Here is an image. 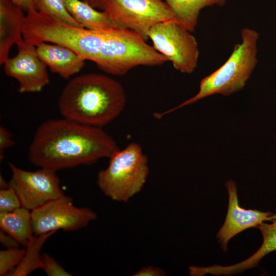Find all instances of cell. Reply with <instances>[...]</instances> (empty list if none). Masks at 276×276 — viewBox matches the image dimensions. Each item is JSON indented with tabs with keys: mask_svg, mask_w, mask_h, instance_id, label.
I'll use <instances>...</instances> for the list:
<instances>
[{
	"mask_svg": "<svg viewBox=\"0 0 276 276\" xmlns=\"http://www.w3.org/2000/svg\"><path fill=\"white\" fill-rule=\"evenodd\" d=\"M0 227L26 246L33 234L31 211L21 206L12 212L0 213Z\"/></svg>",
	"mask_w": 276,
	"mask_h": 276,
	"instance_id": "cell-16",
	"label": "cell"
},
{
	"mask_svg": "<svg viewBox=\"0 0 276 276\" xmlns=\"http://www.w3.org/2000/svg\"><path fill=\"white\" fill-rule=\"evenodd\" d=\"M40 59L50 70L67 79L84 66L85 60L71 49L57 44L41 42L36 46Z\"/></svg>",
	"mask_w": 276,
	"mask_h": 276,
	"instance_id": "cell-13",
	"label": "cell"
},
{
	"mask_svg": "<svg viewBox=\"0 0 276 276\" xmlns=\"http://www.w3.org/2000/svg\"><path fill=\"white\" fill-rule=\"evenodd\" d=\"M56 232L32 236L26 246L25 253L21 261L9 275L27 276L36 269H41L42 259L40 255L41 247L46 240Z\"/></svg>",
	"mask_w": 276,
	"mask_h": 276,
	"instance_id": "cell-19",
	"label": "cell"
},
{
	"mask_svg": "<svg viewBox=\"0 0 276 276\" xmlns=\"http://www.w3.org/2000/svg\"><path fill=\"white\" fill-rule=\"evenodd\" d=\"M109 158L107 168L98 173L97 185L112 200L127 202L141 191L146 181L148 158L141 146L132 142Z\"/></svg>",
	"mask_w": 276,
	"mask_h": 276,
	"instance_id": "cell-5",
	"label": "cell"
},
{
	"mask_svg": "<svg viewBox=\"0 0 276 276\" xmlns=\"http://www.w3.org/2000/svg\"><path fill=\"white\" fill-rule=\"evenodd\" d=\"M228 195V204L224 222L216 237L225 251L229 240L240 232L258 225L267 220L276 218V214L270 212L246 210L240 206L235 182L228 180L225 183Z\"/></svg>",
	"mask_w": 276,
	"mask_h": 276,
	"instance_id": "cell-12",
	"label": "cell"
},
{
	"mask_svg": "<svg viewBox=\"0 0 276 276\" xmlns=\"http://www.w3.org/2000/svg\"><path fill=\"white\" fill-rule=\"evenodd\" d=\"M27 12L22 29L26 41L35 47L41 42L61 45L94 62L111 28L91 30L72 26L43 11L30 9Z\"/></svg>",
	"mask_w": 276,
	"mask_h": 276,
	"instance_id": "cell-3",
	"label": "cell"
},
{
	"mask_svg": "<svg viewBox=\"0 0 276 276\" xmlns=\"http://www.w3.org/2000/svg\"><path fill=\"white\" fill-rule=\"evenodd\" d=\"M15 142L12 140L11 133L4 127L0 126V159H4V150L13 146Z\"/></svg>",
	"mask_w": 276,
	"mask_h": 276,
	"instance_id": "cell-24",
	"label": "cell"
},
{
	"mask_svg": "<svg viewBox=\"0 0 276 276\" xmlns=\"http://www.w3.org/2000/svg\"><path fill=\"white\" fill-rule=\"evenodd\" d=\"M26 15L22 9L10 0H0V63L9 58L10 50L22 37Z\"/></svg>",
	"mask_w": 276,
	"mask_h": 276,
	"instance_id": "cell-14",
	"label": "cell"
},
{
	"mask_svg": "<svg viewBox=\"0 0 276 276\" xmlns=\"http://www.w3.org/2000/svg\"><path fill=\"white\" fill-rule=\"evenodd\" d=\"M14 4L21 8L22 9H25L27 11L30 9H34L33 0H10Z\"/></svg>",
	"mask_w": 276,
	"mask_h": 276,
	"instance_id": "cell-27",
	"label": "cell"
},
{
	"mask_svg": "<svg viewBox=\"0 0 276 276\" xmlns=\"http://www.w3.org/2000/svg\"><path fill=\"white\" fill-rule=\"evenodd\" d=\"M25 249L19 247L7 248L0 251V275H9L19 264Z\"/></svg>",
	"mask_w": 276,
	"mask_h": 276,
	"instance_id": "cell-21",
	"label": "cell"
},
{
	"mask_svg": "<svg viewBox=\"0 0 276 276\" xmlns=\"http://www.w3.org/2000/svg\"><path fill=\"white\" fill-rule=\"evenodd\" d=\"M263 236V243L251 256L236 264L223 266L215 265L209 266V273L215 275L239 274L258 266L260 261L270 252L276 250V218L270 223H262L257 226Z\"/></svg>",
	"mask_w": 276,
	"mask_h": 276,
	"instance_id": "cell-15",
	"label": "cell"
},
{
	"mask_svg": "<svg viewBox=\"0 0 276 276\" xmlns=\"http://www.w3.org/2000/svg\"><path fill=\"white\" fill-rule=\"evenodd\" d=\"M0 187L1 189H7L10 187L9 182H6L1 175L0 176Z\"/></svg>",
	"mask_w": 276,
	"mask_h": 276,
	"instance_id": "cell-29",
	"label": "cell"
},
{
	"mask_svg": "<svg viewBox=\"0 0 276 276\" xmlns=\"http://www.w3.org/2000/svg\"><path fill=\"white\" fill-rule=\"evenodd\" d=\"M100 8L106 12L113 27L131 30L146 41L150 30L157 24L178 21L162 0H102Z\"/></svg>",
	"mask_w": 276,
	"mask_h": 276,
	"instance_id": "cell-7",
	"label": "cell"
},
{
	"mask_svg": "<svg viewBox=\"0 0 276 276\" xmlns=\"http://www.w3.org/2000/svg\"><path fill=\"white\" fill-rule=\"evenodd\" d=\"M118 149L116 142L102 128L65 118L52 119L37 128L28 157L32 164L56 172L109 158Z\"/></svg>",
	"mask_w": 276,
	"mask_h": 276,
	"instance_id": "cell-1",
	"label": "cell"
},
{
	"mask_svg": "<svg viewBox=\"0 0 276 276\" xmlns=\"http://www.w3.org/2000/svg\"><path fill=\"white\" fill-rule=\"evenodd\" d=\"M167 61L137 33L112 27L95 63L106 73L122 76L138 66H158Z\"/></svg>",
	"mask_w": 276,
	"mask_h": 276,
	"instance_id": "cell-6",
	"label": "cell"
},
{
	"mask_svg": "<svg viewBox=\"0 0 276 276\" xmlns=\"http://www.w3.org/2000/svg\"><path fill=\"white\" fill-rule=\"evenodd\" d=\"M41 269L48 276H71L52 257L47 254L41 256Z\"/></svg>",
	"mask_w": 276,
	"mask_h": 276,
	"instance_id": "cell-23",
	"label": "cell"
},
{
	"mask_svg": "<svg viewBox=\"0 0 276 276\" xmlns=\"http://www.w3.org/2000/svg\"><path fill=\"white\" fill-rule=\"evenodd\" d=\"M241 42L236 44L227 60L217 70L203 78L198 92L179 105L160 113H155L157 119L182 107L215 94L227 96L242 89L258 63V40L259 34L245 27L240 32Z\"/></svg>",
	"mask_w": 276,
	"mask_h": 276,
	"instance_id": "cell-4",
	"label": "cell"
},
{
	"mask_svg": "<svg viewBox=\"0 0 276 276\" xmlns=\"http://www.w3.org/2000/svg\"><path fill=\"white\" fill-rule=\"evenodd\" d=\"M22 206L15 191L11 188L0 190V213L10 212Z\"/></svg>",
	"mask_w": 276,
	"mask_h": 276,
	"instance_id": "cell-22",
	"label": "cell"
},
{
	"mask_svg": "<svg viewBox=\"0 0 276 276\" xmlns=\"http://www.w3.org/2000/svg\"><path fill=\"white\" fill-rule=\"evenodd\" d=\"M16 44L17 54L4 62L5 73L17 81L19 93H38L50 82L47 65L39 58L36 47L22 37Z\"/></svg>",
	"mask_w": 276,
	"mask_h": 276,
	"instance_id": "cell-11",
	"label": "cell"
},
{
	"mask_svg": "<svg viewBox=\"0 0 276 276\" xmlns=\"http://www.w3.org/2000/svg\"><path fill=\"white\" fill-rule=\"evenodd\" d=\"M34 9L43 11L72 26L84 28L68 12L63 0H33Z\"/></svg>",
	"mask_w": 276,
	"mask_h": 276,
	"instance_id": "cell-20",
	"label": "cell"
},
{
	"mask_svg": "<svg viewBox=\"0 0 276 276\" xmlns=\"http://www.w3.org/2000/svg\"><path fill=\"white\" fill-rule=\"evenodd\" d=\"M191 33L179 21L170 20L154 26L148 38L175 70L190 74L196 68L199 55L197 41Z\"/></svg>",
	"mask_w": 276,
	"mask_h": 276,
	"instance_id": "cell-8",
	"label": "cell"
},
{
	"mask_svg": "<svg viewBox=\"0 0 276 276\" xmlns=\"http://www.w3.org/2000/svg\"><path fill=\"white\" fill-rule=\"evenodd\" d=\"M84 1L94 8H100L102 0H84Z\"/></svg>",
	"mask_w": 276,
	"mask_h": 276,
	"instance_id": "cell-28",
	"label": "cell"
},
{
	"mask_svg": "<svg viewBox=\"0 0 276 276\" xmlns=\"http://www.w3.org/2000/svg\"><path fill=\"white\" fill-rule=\"evenodd\" d=\"M165 275V272L161 268L149 266L142 267L137 270L134 276H162Z\"/></svg>",
	"mask_w": 276,
	"mask_h": 276,
	"instance_id": "cell-25",
	"label": "cell"
},
{
	"mask_svg": "<svg viewBox=\"0 0 276 276\" xmlns=\"http://www.w3.org/2000/svg\"><path fill=\"white\" fill-rule=\"evenodd\" d=\"M12 176L9 186L16 193L21 206L32 211L64 195L56 172L41 168L30 171L9 163Z\"/></svg>",
	"mask_w": 276,
	"mask_h": 276,
	"instance_id": "cell-10",
	"label": "cell"
},
{
	"mask_svg": "<svg viewBox=\"0 0 276 276\" xmlns=\"http://www.w3.org/2000/svg\"><path fill=\"white\" fill-rule=\"evenodd\" d=\"M31 212L33 232L36 236L59 229L76 231L97 218L94 211L88 208L75 206L72 199L65 195Z\"/></svg>",
	"mask_w": 276,
	"mask_h": 276,
	"instance_id": "cell-9",
	"label": "cell"
},
{
	"mask_svg": "<svg viewBox=\"0 0 276 276\" xmlns=\"http://www.w3.org/2000/svg\"><path fill=\"white\" fill-rule=\"evenodd\" d=\"M178 21L193 32L197 25L200 11L207 7L223 6L225 0H165Z\"/></svg>",
	"mask_w": 276,
	"mask_h": 276,
	"instance_id": "cell-17",
	"label": "cell"
},
{
	"mask_svg": "<svg viewBox=\"0 0 276 276\" xmlns=\"http://www.w3.org/2000/svg\"><path fill=\"white\" fill-rule=\"evenodd\" d=\"M70 14L84 28L91 30H107L112 27L105 12H99L85 1L63 0Z\"/></svg>",
	"mask_w": 276,
	"mask_h": 276,
	"instance_id": "cell-18",
	"label": "cell"
},
{
	"mask_svg": "<svg viewBox=\"0 0 276 276\" xmlns=\"http://www.w3.org/2000/svg\"><path fill=\"white\" fill-rule=\"evenodd\" d=\"M126 103V93L120 82L103 74L90 73L68 82L58 107L63 118L102 128L121 113Z\"/></svg>",
	"mask_w": 276,
	"mask_h": 276,
	"instance_id": "cell-2",
	"label": "cell"
},
{
	"mask_svg": "<svg viewBox=\"0 0 276 276\" xmlns=\"http://www.w3.org/2000/svg\"><path fill=\"white\" fill-rule=\"evenodd\" d=\"M0 242L6 248L19 247V245H21L13 237L2 230L0 231Z\"/></svg>",
	"mask_w": 276,
	"mask_h": 276,
	"instance_id": "cell-26",
	"label": "cell"
}]
</instances>
